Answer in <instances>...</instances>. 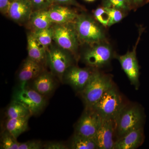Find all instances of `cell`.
Returning <instances> with one entry per match:
<instances>
[{
  "label": "cell",
  "mask_w": 149,
  "mask_h": 149,
  "mask_svg": "<svg viewBox=\"0 0 149 149\" xmlns=\"http://www.w3.org/2000/svg\"><path fill=\"white\" fill-rule=\"evenodd\" d=\"M144 120V111L140 105L126 103L114 120L116 140L132 130L143 128Z\"/></svg>",
  "instance_id": "6da1fadb"
},
{
  "label": "cell",
  "mask_w": 149,
  "mask_h": 149,
  "mask_svg": "<svg viewBox=\"0 0 149 149\" xmlns=\"http://www.w3.org/2000/svg\"><path fill=\"white\" fill-rule=\"evenodd\" d=\"M114 85L111 78L108 75L97 70H94L88 84L79 93L85 107L92 108Z\"/></svg>",
  "instance_id": "7a4b0ae2"
},
{
  "label": "cell",
  "mask_w": 149,
  "mask_h": 149,
  "mask_svg": "<svg viewBox=\"0 0 149 149\" xmlns=\"http://www.w3.org/2000/svg\"><path fill=\"white\" fill-rule=\"evenodd\" d=\"M125 103L115 85L104 94L92 108L103 119L115 120Z\"/></svg>",
  "instance_id": "3957f363"
},
{
  "label": "cell",
  "mask_w": 149,
  "mask_h": 149,
  "mask_svg": "<svg viewBox=\"0 0 149 149\" xmlns=\"http://www.w3.org/2000/svg\"><path fill=\"white\" fill-rule=\"evenodd\" d=\"M73 23L78 39L83 43L95 45L100 43L104 38L102 29L88 15H77Z\"/></svg>",
  "instance_id": "277c9868"
},
{
  "label": "cell",
  "mask_w": 149,
  "mask_h": 149,
  "mask_svg": "<svg viewBox=\"0 0 149 149\" xmlns=\"http://www.w3.org/2000/svg\"><path fill=\"white\" fill-rule=\"evenodd\" d=\"M13 100L19 102L29 110L32 115H37L42 112L47 105L45 97L26 85L15 89Z\"/></svg>",
  "instance_id": "5b68a950"
},
{
  "label": "cell",
  "mask_w": 149,
  "mask_h": 149,
  "mask_svg": "<svg viewBox=\"0 0 149 149\" xmlns=\"http://www.w3.org/2000/svg\"><path fill=\"white\" fill-rule=\"evenodd\" d=\"M53 40L60 48L65 51L74 53L78 47V40L73 22L56 24L52 27Z\"/></svg>",
  "instance_id": "8992f818"
},
{
  "label": "cell",
  "mask_w": 149,
  "mask_h": 149,
  "mask_svg": "<svg viewBox=\"0 0 149 149\" xmlns=\"http://www.w3.org/2000/svg\"><path fill=\"white\" fill-rule=\"evenodd\" d=\"M102 118L92 108L85 107L76 123L74 134L94 139L101 124Z\"/></svg>",
  "instance_id": "52a82bcc"
},
{
  "label": "cell",
  "mask_w": 149,
  "mask_h": 149,
  "mask_svg": "<svg viewBox=\"0 0 149 149\" xmlns=\"http://www.w3.org/2000/svg\"><path fill=\"white\" fill-rule=\"evenodd\" d=\"M100 43L88 49L83 56L84 62L95 69L102 68L108 64L113 57L111 47L109 45Z\"/></svg>",
  "instance_id": "ba28073f"
},
{
  "label": "cell",
  "mask_w": 149,
  "mask_h": 149,
  "mask_svg": "<svg viewBox=\"0 0 149 149\" xmlns=\"http://www.w3.org/2000/svg\"><path fill=\"white\" fill-rule=\"evenodd\" d=\"M47 61L52 74L62 82L64 73L72 66L70 56L61 48L54 47L47 51Z\"/></svg>",
  "instance_id": "9c48e42d"
},
{
  "label": "cell",
  "mask_w": 149,
  "mask_h": 149,
  "mask_svg": "<svg viewBox=\"0 0 149 149\" xmlns=\"http://www.w3.org/2000/svg\"><path fill=\"white\" fill-rule=\"evenodd\" d=\"M139 40V38L133 50L128 51L125 54L117 56L121 68L127 75L130 84L137 90L139 89L140 86L139 67L136 52V47Z\"/></svg>",
  "instance_id": "30bf717a"
},
{
  "label": "cell",
  "mask_w": 149,
  "mask_h": 149,
  "mask_svg": "<svg viewBox=\"0 0 149 149\" xmlns=\"http://www.w3.org/2000/svg\"><path fill=\"white\" fill-rule=\"evenodd\" d=\"M93 71L88 68L70 66L64 73L62 82L69 85L74 91L79 93L88 84Z\"/></svg>",
  "instance_id": "8fae6325"
},
{
  "label": "cell",
  "mask_w": 149,
  "mask_h": 149,
  "mask_svg": "<svg viewBox=\"0 0 149 149\" xmlns=\"http://www.w3.org/2000/svg\"><path fill=\"white\" fill-rule=\"evenodd\" d=\"M115 135L113 120L103 119L101 124L94 139L98 149H113Z\"/></svg>",
  "instance_id": "7c38bea8"
},
{
  "label": "cell",
  "mask_w": 149,
  "mask_h": 149,
  "mask_svg": "<svg viewBox=\"0 0 149 149\" xmlns=\"http://www.w3.org/2000/svg\"><path fill=\"white\" fill-rule=\"evenodd\" d=\"M33 9L28 0H14L11 3L8 16L19 24L29 21Z\"/></svg>",
  "instance_id": "4fadbf2b"
},
{
  "label": "cell",
  "mask_w": 149,
  "mask_h": 149,
  "mask_svg": "<svg viewBox=\"0 0 149 149\" xmlns=\"http://www.w3.org/2000/svg\"><path fill=\"white\" fill-rule=\"evenodd\" d=\"M31 81L29 87L45 97L53 93L57 86L54 74L50 72H42Z\"/></svg>",
  "instance_id": "5bb4252c"
},
{
  "label": "cell",
  "mask_w": 149,
  "mask_h": 149,
  "mask_svg": "<svg viewBox=\"0 0 149 149\" xmlns=\"http://www.w3.org/2000/svg\"><path fill=\"white\" fill-rule=\"evenodd\" d=\"M42 71L41 64L27 57L23 61L18 74L19 87H25L28 82L31 81L41 74Z\"/></svg>",
  "instance_id": "9a60e30c"
},
{
  "label": "cell",
  "mask_w": 149,
  "mask_h": 149,
  "mask_svg": "<svg viewBox=\"0 0 149 149\" xmlns=\"http://www.w3.org/2000/svg\"><path fill=\"white\" fill-rule=\"evenodd\" d=\"M47 11L51 21L56 24L73 22L78 15L72 9L61 5L54 4Z\"/></svg>",
  "instance_id": "2e32d148"
},
{
  "label": "cell",
  "mask_w": 149,
  "mask_h": 149,
  "mask_svg": "<svg viewBox=\"0 0 149 149\" xmlns=\"http://www.w3.org/2000/svg\"><path fill=\"white\" fill-rule=\"evenodd\" d=\"M145 139L143 128L130 131L116 141L113 149H136L141 146Z\"/></svg>",
  "instance_id": "e0dca14e"
},
{
  "label": "cell",
  "mask_w": 149,
  "mask_h": 149,
  "mask_svg": "<svg viewBox=\"0 0 149 149\" xmlns=\"http://www.w3.org/2000/svg\"><path fill=\"white\" fill-rule=\"evenodd\" d=\"M28 57L40 64L47 59V49L37 40L32 32L27 35Z\"/></svg>",
  "instance_id": "ac0fdd59"
},
{
  "label": "cell",
  "mask_w": 149,
  "mask_h": 149,
  "mask_svg": "<svg viewBox=\"0 0 149 149\" xmlns=\"http://www.w3.org/2000/svg\"><path fill=\"white\" fill-rule=\"evenodd\" d=\"M31 116L18 118H7L5 124V130L15 139L28 129V122Z\"/></svg>",
  "instance_id": "d6986e66"
},
{
  "label": "cell",
  "mask_w": 149,
  "mask_h": 149,
  "mask_svg": "<svg viewBox=\"0 0 149 149\" xmlns=\"http://www.w3.org/2000/svg\"><path fill=\"white\" fill-rule=\"evenodd\" d=\"M48 9L34 11L29 19L34 31L42 30L52 27L53 24L48 14Z\"/></svg>",
  "instance_id": "ffe728a7"
},
{
  "label": "cell",
  "mask_w": 149,
  "mask_h": 149,
  "mask_svg": "<svg viewBox=\"0 0 149 149\" xmlns=\"http://www.w3.org/2000/svg\"><path fill=\"white\" fill-rule=\"evenodd\" d=\"M68 148L72 149H98L94 139L86 138L75 134L72 136Z\"/></svg>",
  "instance_id": "44dd1931"
},
{
  "label": "cell",
  "mask_w": 149,
  "mask_h": 149,
  "mask_svg": "<svg viewBox=\"0 0 149 149\" xmlns=\"http://www.w3.org/2000/svg\"><path fill=\"white\" fill-rule=\"evenodd\" d=\"M6 115L7 118H18L32 116L24 105L14 100H12L8 107Z\"/></svg>",
  "instance_id": "7402d4cb"
},
{
  "label": "cell",
  "mask_w": 149,
  "mask_h": 149,
  "mask_svg": "<svg viewBox=\"0 0 149 149\" xmlns=\"http://www.w3.org/2000/svg\"><path fill=\"white\" fill-rule=\"evenodd\" d=\"M37 40L46 49L48 48L53 40V29L52 27L37 30L32 32Z\"/></svg>",
  "instance_id": "603a6c76"
},
{
  "label": "cell",
  "mask_w": 149,
  "mask_h": 149,
  "mask_svg": "<svg viewBox=\"0 0 149 149\" xmlns=\"http://www.w3.org/2000/svg\"><path fill=\"white\" fill-rule=\"evenodd\" d=\"M19 143L8 131L5 130L1 139V148L2 149H18Z\"/></svg>",
  "instance_id": "cb8c5ba5"
},
{
  "label": "cell",
  "mask_w": 149,
  "mask_h": 149,
  "mask_svg": "<svg viewBox=\"0 0 149 149\" xmlns=\"http://www.w3.org/2000/svg\"><path fill=\"white\" fill-rule=\"evenodd\" d=\"M129 3L128 0H104V7L114 8L125 10L128 9Z\"/></svg>",
  "instance_id": "d4e9b609"
},
{
  "label": "cell",
  "mask_w": 149,
  "mask_h": 149,
  "mask_svg": "<svg viewBox=\"0 0 149 149\" xmlns=\"http://www.w3.org/2000/svg\"><path fill=\"white\" fill-rule=\"evenodd\" d=\"M95 18L104 27H108L109 22V15L104 7L98 8L94 13Z\"/></svg>",
  "instance_id": "484cf974"
},
{
  "label": "cell",
  "mask_w": 149,
  "mask_h": 149,
  "mask_svg": "<svg viewBox=\"0 0 149 149\" xmlns=\"http://www.w3.org/2000/svg\"><path fill=\"white\" fill-rule=\"evenodd\" d=\"M109 15V22L108 27L111 26L122 20L123 16L122 12L120 10L114 8L104 7Z\"/></svg>",
  "instance_id": "4316f807"
},
{
  "label": "cell",
  "mask_w": 149,
  "mask_h": 149,
  "mask_svg": "<svg viewBox=\"0 0 149 149\" xmlns=\"http://www.w3.org/2000/svg\"><path fill=\"white\" fill-rule=\"evenodd\" d=\"M34 11L48 9L54 4L53 0H28Z\"/></svg>",
  "instance_id": "83f0119b"
},
{
  "label": "cell",
  "mask_w": 149,
  "mask_h": 149,
  "mask_svg": "<svg viewBox=\"0 0 149 149\" xmlns=\"http://www.w3.org/2000/svg\"><path fill=\"white\" fill-rule=\"evenodd\" d=\"M44 144L41 141L37 140L19 143L18 149H40L43 148Z\"/></svg>",
  "instance_id": "f1b7e54d"
},
{
  "label": "cell",
  "mask_w": 149,
  "mask_h": 149,
  "mask_svg": "<svg viewBox=\"0 0 149 149\" xmlns=\"http://www.w3.org/2000/svg\"><path fill=\"white\" fill-rule=\"evenodd\" d=\"M43 148L45 149H69L67 146L61 142H48L44 144Z\"/></svg>",
  "instance_id": "f546056e"
},
{
  "label": "cell",
  "mask_w": 149,
  "mask_h": 149,
  "mask_svg": "<svg viewBox=\"0 0 149 149\" xmlns=\"http://www.w3.org/2000/svg\"><path fill=\"white\" fill-rule=\"evenodd\" d=\"M11 3V0H0V11L1 13L5 15H8Z\"/></svg>",
  "instance_id": "4dcf8cb0"
},
{
  "label": "cell",
  "mask_w": 149,
  "mask_h": 149,
  "mask_svg": "<svg viewBox=\"0 0 149 149\" xmlns=\"http://www.w3.org/2000/svg\"><path fill=\"white\" fill-rule=\"evenodd\" d=\"M54 4L61 5H73L79 6V4L76 0H53Z\"/></svg>",
  "instance_id": "1f68e13d"
},
{
  "label": "cell",
  "mask_w": 149,
  "mask_h": 149,
  "mask_svg": "<svg viewBox=\"0 0 149 149\" xmlns=\"http://www.w3.org/2000/svg\"><path fill=\"white\" fill-rule=\"evenodd\" d=\"M143 0H128L129 3H133L135 4H139L143 2Z\"/></svg>",
  "instance_id": "d6a6232c"
},
{
  "label": "cell",
  "mask_w": 149,
  "mask_h": 149,
  "mask_svg": "<svg viewBox=\"0 0 149 149\" xmlns=\"http://www.w3.org/2000/svg\"><path fill=\"white\" fill-rule=\"evenodd\" d=\"M85 1H87L88 2H92L93 1H95V0H85Z\"/></svg>",
  "instance_id": "836d02e7"
},
{
  "label": "cell",
  "mask_w": 149,
  "mask_h": 149,
  "mask_svg": "<svg viewBox=\"0 0 149 149\" xmlns=\"http://www.w3.org/2000/svg\"><path fill=\"white\" fill-rule=\"evenodd\" d=\"M13 1H14V0H11V1L12 2Z\"/></svg>",
  "instance_id": "e575fe53"
}]
</instances>
